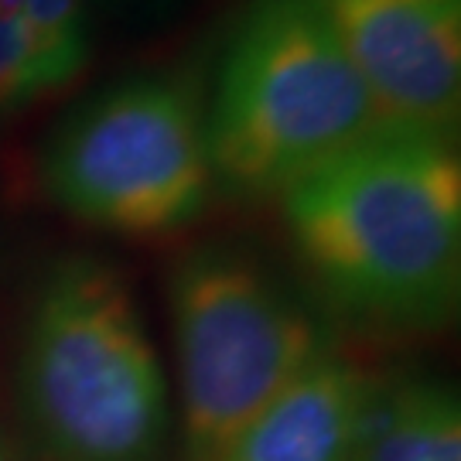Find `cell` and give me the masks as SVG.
Masks as SVG:
<instances>
[{
  "instance_id": "obj_12",
  "label": "cell",
  "mask_w": 461,
  "mask_h": 461,
  "mask_svg": "<svg viewBox=\"0 0 461 461\" xmlns=\"http://www.w3.org/2000/svg\"><path fill=\"white\" fill-rule=\"evenodd\" d=\"M123 4H140V0H123Z\"/></svg>"
},
{
  "instance_id": "obj_10",
  "label": "cell",
  "mask_w": 461,
  "mask_h": 461,
  "mask_svg": "<svg viewBox=\"0 0 461 461\" xmlns=\"http://www.w3.org/2000/svg\"><path fill=\"white\" fill-rule=\"evenodd\" d=\"M24 24L32 28L55 62L76 79L89 59V24H86V0H28Z\"/></svg>"
},
{
  "instance_id": "obj_7",
  "label": "cell",
  "mask_w": 461,
  "mask_h": 461,
  "mask_svg": "<svg viewBox=\"0 0 461 461\" xmlns=\"http://www.w3.org/2000/svg\"><path fill=\"white\" fill-rule=\"evenodd\" d=\"M373 386L366 369L329 348L232 438L219 461H352Z\"/></svg>"
},
{
  "instance_id": "obj_1",
  "label": "cell",
  "mask_w": 461,
  "mask_h": 461,
  "mask_svg": "<svg viewBox=\"0 0 461 461\" xmlns=\"http://www.w3.org/2000/svg\"><path fill=\"white\" fill-rule=\"evenodd\" d=\"M280 202L301 264L342 314L386 331L451 321L461 291L451 133L376 123Z\"/></svg>"
},
{
  "instance_id": "obj_6",
  "label": "cell",
  "mask_w": 461,
  "mask_h": 461,
  "mask_svg": "<svg viewBox=\"0 0 461 461\" xmlns=\"http://www.w3.org/2000/svg\"><path fill=\"white\" fill-rule=\"evenodd\" d=\"M379 123L455 133L461 0H321Z\"/></svg>"
},
{
  "instance_id": "obj_5",
  "label": "cell",
  "mask_w": 461,
  "mask_h": 461,
  "mask_svg": "<svg viewBox=\"0 0 461 461\" xmlns=\"http://www.w3.org/2000/svg\"><path fill=\"white\" fill-rule=\"evenodd\" d=\"M41 185L93 230L167 236L192 226L215 192L195 79L144 72L79 103L41 150Z\"/></svg>"
},
{
  "instance_id": "obj_11",
  "label": "cell",
  "mask_w": 461,
  "mask_h": 461,
  "mask_svg": "<svg viewBox=\"0 0 461 461\" xmlns=\"http://www.w3.org/2000/svg\"><path fill=\"white\" fill-rule=\"evenodd\" d=\"M0 461H7V447H4V434H0Z\"/></svg>"
},
{
  "instance_id": "obj_8",
  "label": "cell",
  "mask_w": 461,
  "mask_h": 461,
  "mask_svg": "<svg viewBox=\"0 0 461 461\" xmlns=\"http://www.w3.org/2000/svg\"><path fill=\"white\" fill-rule=\"evenodd\" d=\"M352 461H461L458 393L420 376L376 383Z\"/></svg>"
},
{
  "instance_id": "obj_9",
  "label": "cell",
  "mask_w": 461,
  "mask_h": 461,
  "mask_svg": "<svg viewBox=\"0 0 461 461\" xmlns=\"http://www.w3.org/2000/svg\"><path fill=\"white\" fill-rule=\"evenodd\" d=\"M68 83L72 76L28 24L0 17V123Z\"/></svg>"
},
{
  "instance_id": "obj_4",
  "label": "cell",
  "mask_w": 461,
  "mask_h": 461,
  "mask_svg": "<svg viewBox=\"0 0 461 461\" xmlns=\"http://www.w3.org/2000/svg\"><path fill=\"white\" fill-rule=\"evenodd\" d=\"M185 461H219L232 438L329 352L312 312L247 247L205 243L171 270Z\"/></svg>"
},
{
  "instance_id": "obj_3",
  "label": "cell",
  "mask_w": 461,
  "mask_h": 461,
  "mask_svg": "<svg viewBox=\"0 0 461 461\" xmlns=\"http://www.w3.org/2000/svg\"><path fill=\"white\" fill-rule=\"evenodd\" d=\"M379 123L321 0H253L219 68L205 144L215 188L280 198Z\"/></svg>"
},
{
  "instance_id": "obj_2",
  "label": "cell",
  "mask_w": 461,
  "mask_h": 461,
  "mask_svg": "<svg viewBox=\"0 0 461 461\" xmlns=\"http://www.w3.org/2000/svg\"><path fill=\"white\" fill-rule=\"evenodd\" d=\"M21 396L55 461H161L171 434L167 379L113 264L66 257L38 284Z\"/></svg>"
}]
</instances>
